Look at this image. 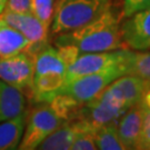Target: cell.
<instances>
[{
    "label": "cell",
    "instance_id": "obj_20",
    "mask_svg": "<svg viewBox=\"0 0 150 150\" xmlns=\"http://www.w3.org/2000/svg\"><path fill=\"white\" fill-rule=\"evenodd\" d=\"M56 0H31V11L40 21L50 29Z\"/></svg>",
    "mask_w": 150,
    "mask_h": 150
},
{
    "label": "cell",
    "instance_id": "obj_16",
    "mask_svg": "<svg viewBox=\"0 0 150 150\" xmlns=\"http://www.w3.org/2000/svg\"><path fill=\"white\" fill-rule=\"evenodd\" d=\"M27 111L0 122V150L18 149L26 127Z\"/></svg>",
    "mask_w": 150,
    "mask_h": 150
},
{
    "label": "cell",
    "instance_id": "obj_4",
    "mask_svg": "<svg viewBox=\"0 0 150 150\" xmlns=\"http://www.w3.org/2000/svg\"><path fill=\"white\" fill-rule=\"evenodd\" d=\"M126 110L118 98L106 88L101 93L79 108L76 119L83 121L89 128L95 130L100 126L118 121Z\"/></svg>",
    "mask_w": 150,
    "mask_h": 150
},
{
    "label": "cell",
    "instance_id": "obj_22",
    "mask_svg": "<svg viewBox=\"0 0 150 150\" xmlns=\"http://www.w3.org/2000/svg\"><path fill=\"white\" fill-rule=\"evenodd\" d=\"M138 149L150 150V109H144V121Z\"/></svg>",
    "mask_w": 150,
    "mask_h": 150
},
{
    "label": "cell",
    "instance_id": "obj_2",
    "mask_svg": "<svg viewBox=\"0 0 150 150\" xmlns=\"http://www.w3.org/2000/svg\"><path fill=\"white\" fill-rule=\"evenodd\" d=\"M111 4L112 0H56L51 32L72 31L100 16Z\"/></svg>",
    "mask_w": 150,
    "mask_h": 150
},
{
    "label": "cell",
    "instance_id": "obj_26",
    "mask_svg": "<svg viewBox=\"0 0 150 150\" xmlns=\"http://www.w3.org/2000/svg\"><path fill=\"white\" fill-rule=\"evenodd\" d=\"M6 2H7V0H0V15H1V13L4 12V10H5Z\"/></svg>",
    "mask_w": 150,
    "mask_h": 150
},
{
    "label": "cell",
    "instance_id": "obj_12",
    "mask_svg": "<svg viewBox=\"0 0 150 150\" xmlns=\"http://www.w3.org/2000/svg\"><path fill=\"white\" fill-rule=\"evenodd\" d=\"M83 129H91L83 121L75 119L66 121L49 134L46 139L39 145L38 149L41 150H68L76 139L77 134ZM92 130V129H91Z\"/></svg>",
    "mask_w": 150,
    "mask_h": 150
},
{
    "label": "cell",
    "instance_id": "obj_18",
    "mask_svg": "<svg viewBox=\"0 0 150 150\" xmlns=\"http://www.w3.org/2000/svg\"><path fill=\"white\" fill-rule=\"evenodd\" d=\"M93 138L97 149L100 150H126L119 138L117 121L100 126L93 130Z\"/></svg>",
    "mask_w": 150,
    "mask_h": 150
},
{
    "label": "cell",
    "instance_id": "obj_5",
    "mask_svg": "<svg viewBox=\"0 0 150 150\" xmlns=\"http://www.w3.org/2000/svg\"><path fill=\"white\" fill-rule=\"evenodd\" d=\"M128 51V49H117L111 51L81 54L72 64L68 66L64 81L68 83L82 76L101 72L117 67L123 68Z\"/></svg>",
    "mask_w": 150,
    "mask_h": 150
},
{
    "label": "cell",
    "instance_id": "obj_17",
    "mask_svg": "<svg viewBox=\"0 0 150 150\" xmlns=\"http://www.w3.org/2000/svg\"><path fill=\"white\" fill-rule=\"evenodd\" d=\"M29 41L15 28L0 19V57L26 50Z\"/></svg>",
    "mask_w": 150,
    "mask_h": 150
},
{
    "label": "cell",
    "instance_id": "obj_7",
    "mask_svg": "<svg viewBox=\"0 0 150 150\" xmlns=\"http://www.w3.org/2000/svg\"><path fill=\"white\" fill-rule=\"evenodd\" d=\"M123 75L125 70L122 67H117L101 72L82 76L66 83L59 92H64L80 105H83L101 93L111 82Z\"/></svg>",
    "mask_w": 150,
    "mask_h": 150
},
{
    "label": "cell",
    "instance_id": "obj_11",
    "mask_svg": "<svg viewBox=\"0 0 150 150\" xmlns=\"http://www.w3.org/2000/svg\"><path fill=\"white\" fill-rule=\"evenodd\" d=\"M150 87V82L139 77L123 75L117 78L107 87L126 109L139 103L145 91Z\"/></svg>",
    "mask_w": 150,
    "mask_h": 150
},
{
    "label": "cell",
    "instance_id": "obj_23",
    "mask_svg": "<svg viewBox=\"0 0 150 150\" xmlns=\"http://www.w3.org/2000/svg\"><path fill=\"white\" fill-rule=\"evenodd\" d=\"M4 11L13 13H32L31 0H7Z\"/></svg>",
    "mask_w": 150,
    "mask_h": 150
},
{
    "label": "cell",
    "instance_id": "obj_19",
    "mask_svg": "<svg viewBox=\"0 0 150 150\" xmlns=\"http://www.w3.org/2000/svg\"><path fill=\"white\" fill-rule=\"evenodd\" d=\"M123 69L125 75L136 76L150 82V52H134L129 50Z\"/></svg>",
    "mask_w": 150,
    "mask_h": 150
},
{
    "label": "cell",
    "instance_id": "obj_9",
    "mask_svg": "<svg viewBox=\"0 0 150 150\" xmlns=\"http://www.w3.org/2000/svg\"><path fill=\"white\" fill-rule=\"evenodd\" d=\"M121 39L127 48L146 50L150 47V7L137 11L121 22Z\"/></svg>",
    "mask_w": 150,
    "mask_h": 150
},
{
    "label": "cell",
    "instance_id": "obj_24",
    "mask_svg": "<svg viewBox=\"0 0 150 150\" xmlns=\"http://www.w3.org/2000/svg\"><path fill=\"white\" fill-rule=\"evenodd\" d=\"M150 7V0H123L122 15L125 18L131 16L137 11Z\"/></svg>",
    "mask_w": 150,
    "mask_h": 150
},
{
    "label": "cell",
    "instance_id": "obj_21",
    "mask_svg": "<svg viewBox=\"0 0 150 150\" xmlns=\"http://www.w3.org/2000/svg\"><path fill=\"white\" fill-rule=\"evenodd\" d=\"M71 150H96V141L93 138V130L83 129L77 134L71 145Z\"/></svg>",
    "mask_w": 150,
    "mask_h": 150
},
{
    "label": "cell",
    "instance_id": "obj_1",
    "mask_svg": "<svg viewBox=\"0 0 150 150\" xmlns=\"http://www.w3.org/2000/svg\"><path fill=\"white\" fill-rule=\"evenodd\" d=\"M122 12H119L113 4L100 16L72 31L59 33L56 46H71L80 54L101 52L126 48L121 39Z\"/></svg>",
    "mask_w": 150,
    "mask_h": 150
},
{
    "label": "cell",
    "instance_id": "obj_10",
    "mask_svg": "<svg viewBox=\"0 0 150 150\" xmlns=\"http://www.w3.org/2000/svg\"><path fill=\"white\" fill-rule=\"evenodd\" d=\"M144 121V108L139 103L128 108L117 121L119 138L126 150L138 149Z\"/></svg>",
    "mask_w": 150,
    "mask_h": 150
},
{
    "label": "cell",
    "instance_id": "obj_8",
    "mask_svg": "<svg viewBox=\"0 0 150 150\" xmlns=\"http://www.w3.org/2000/svg\"><path fill=\"white\" fill-rule=\"evenodd\" d=\"M0 19L15 28L27 39L29 41V46L26 51L33 56L48 45L50 29L33 13H13L4 11L0 15Z\"/></svg>",
    "mask_w": 150,
    "mask_h": 150
},
{
    "label": "cell",
    "instance_id": "obj_15",
    "mask_svg": "<svg viewBox=\"0 0 150 150\" xmlns=\"http://www.w3.org/2000/svg\"><path fill=\"white\" fill-rule=\"evenodd\" d=\"M66 85L64 76L40 75L35 76L30 97L35 102H48L59 93Z\"/></svg>",
    "mask_w": 150,
    "mask_h": 150
},
{
    "label": "cell",
    "instance_id": "obj_27",
    "mask_svg": "<svg viewBox=\"0 0 150 150\" xmlns=\"http://www.w3.org/2000/svg\"><path fill=\"white\" fill-rule=\"evenodd\" d=\"M149 49H150V47H149Z\"/></svg>",
    "mask_w": 150,
    "mask_h": 150
},
{
    "label": "cell",
    "instance_id": "obj_6",
    "mask_svg": "<svg viewBox=\"0 0 150 150\" xmlns=\"http://www.w3.org/2000/svg\"><path fill=\"white\" fill-rule=\"evenodd\" d=\"M35 78V56L22 50L0 57V80L30 96Z\"/></svg>",
    "mask_w": 150,
    "mask_h": 150
},
{
    "label": "cell",
    "instance_id": "obj_3",
    "mask_svg": "<svg viewBox=\"0 0 150 150\" xmlns=\"http://www.w3.org/2000/svg\"><path fill=\"white\" fill-rule=\"evenodd\" d=\"M64 122L59 113L54 110L50 102H40L27 116L26 127L18 149L35 150L39 145Z\"/></svg>",
    "mask_w": 150,
    "mask_h": 150
},
{
    "label": "cell",
    "instance_id": "obj_14",
    "mask_svg": "<svg viewBox=\"0 0 150 150\" xmlns=\"http://www.w3.org/2000/svg\"><path fill=\"white\" fill-rule=\"evenodd\" d=\"M68 66L62 59L57 47L47 45L35 54V76L61 75L66 76Z\"/></svg>",
    "mask_w": 150,
    "mask_h": 150
},
{
    "label": "cell",
    "instance_id": "obj_13",
    "mask_svg": "<svg viewBox=\"0 0 150 150\" xmlns=\"http://www.w3.org/2000/svg\"><path fill=\"white\" fill-rule=\"evenodd\" d=\"M26 103L23 92L0 80V122L25 112Z\"/></svg>",
    "mask_w": 150,
    "mask_h": 150
},
{
    "label": "cell",
    "instance_id": "obj_25",
    "mask_svg": "<svg viewBox=\"0 0 150 150\" xmlns=\"http://www.w3.org/2000/svg\"><path fill=\"white\" fill-rule=\"evenodd\" d=\"M140 105L144 109H150V87L145 91L144 96L140 100Z\"/></svg>",
    "mask_w": 150,
    "mask_h": 150
}]
</instances>
